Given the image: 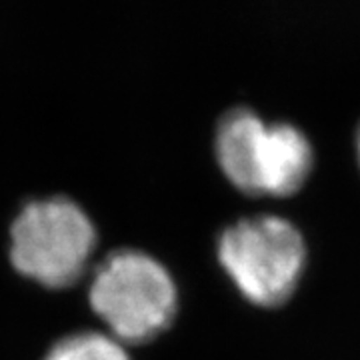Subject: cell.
Returning a JSON list of instances; mask_svg holds the SVG:
<instances>
[{
	"instance_id": "cell-1",
	"label": "cell",
	"mask_w": 360,
	"mask_h": 360,
	"mask_svg": "<svg viewBox=\"0 0 360 360\" xmlns=\"http://www.w3.org/2000/svg\"><path fill=\"white\" fill-rule=\"evenodd\" d=\"M89 302L116 340L142 345L174 322L179 288L160 260L142 250L122 248L96 266Z\"/></svg>"
},
{
	"instance_id": "cell-4",
	"label": "cell",
	"mask_w": 360,
	"mask_h": 360,
	"mask_svg": "<svg viewBox=\"0 0 360 360\" xmlns=\"http://www.w3.org/2000/svg\"><path fill=\"white\" fill-rule=\"evenodd\" d=\"M269 124L252 108L238 106L224 112L214 132V156L232 186L262 196V165Z\"/></svg>"
},
{
	"instance_id": "cell-7",
	"label": "cell",
	"mask_w": 360,
	"mask_h": 360,
	"mask_svg": "<svg viewBox=\"0 0 360 360\" xmlns=\"http://www.w3.org/2000/svg\"><path fill=\"white\" fill-rule=\"evenodd\" d=\"M356 155H359V165H360V129L356 132Z\"/></svg>"
},
{
	"instance_id": "cell-3",
	"label": "cell",
	"mask_w": 360,
	"mask_h": 360,
	"mask_svg": "<svg viewBox=\"0 0 360 360\" xmlns=\"http://www.w3.org/2000/svg\"><path fill=\"white\" fill-rule=\"evenodd\" d=\"M96 246L90 217L70 198L32 200L11 226V262L22 276L46 288L72 286L84 274Z\"/></svg>"
},
{
	"instance_id": "cell-2",
	"label": "cell",
	"mask_w": 360,
	"mask_h": 360,
	"mask_svg": "<svg viewBox=\"0 0 360 360\" xmlns=\"http://www.w3.org/2000/svg\"><path fill=\"white\" fill-rule=\"evenodd\" d=\"M307 240L290 220L258 214L220 232L217 258L236 290L255 307L276 309L296 292L307 269Z\"/></svg>"
},
{
	"instance_id": "cell-6",
	"label": "cell",
	"mask_w": 360,
	"mask_h": 360,
	"mask_svg": "<svg viewBox=\"0 0 360 360\" xmlns=\"http://www.w3.org/2000/svg\"><path fill=\"white\" fill-rule=\"evenodd\" d=\"M44 360H130V354L112 335L78 333L58 340Z\"/></svg>"
},
{
	"instance_id": "cell-5",
	"label": "cell",
	"mask_w": 360,
	"mask_h": 360,
	"mask_svg": "<svg viewBox=\"0 0 360 360\" xmlns=\"http://www.w3.org/2000/svg\"><path fill=\"white\" fill-rule=\"evenodd\" d=\"M314 167V148L302 130L288 122L269 124L262 194L290 196L309 180Z\"/></svg>"
}]
</instances>
